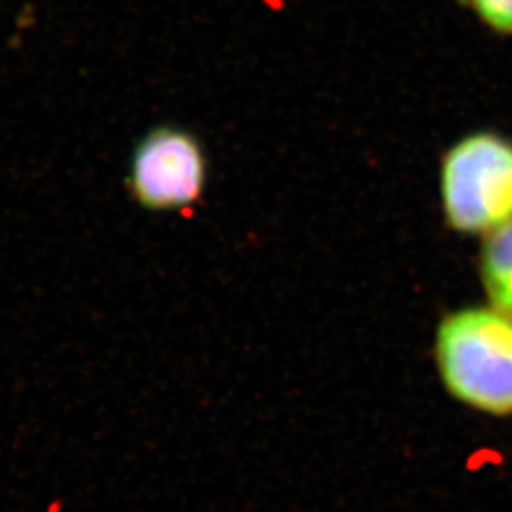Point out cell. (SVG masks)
<instances>
[{"label": "cell", "instance_id": "6da1fadb", "mask_svg": "<svg viewBox=\"0 0 512 512\" xmlns=\"http://www.w3.org/2000/svg\"><path fill=\"white\" fill-rule=\"evenodd\" d=\"M440 382L459 403L490 414L512 412V317L495 306L452 311L435 340Z\"/></svg>", "mask_w": 512, "mask_h": 512}, {"label": "cell", "instance_id": "7a4b0ae2", "mask_svg": "<svg viewBox=\"0 0 512 512\" xmlns=\"http://www.w3.org/2000/svg\"><path fill=\"white\" fill-rule=\"evenodd\" d=\"M444 219L459 234H490L512 220V143L478 131L450 148L440 165Z\"/></svg>", "mask_w": 512, "mask_h": 512}, {"label": "cell", "instance_id": "3957f363", "mask_svg": "<svg viewBox=\"0 0 512 512\" xmlns=\"http://www.w3.org/2000/svg\"><path fill=\"white\" fill-rule=\"evenodd\" d=\"M207 169L205 148L192 131L171 124L158 126L133 148L129 194L152 213L188 211L202 200Z\"/></svg>", "mask_w": 512, "mask_h": 512}, {"label": "cell", "instance_id": "277c9868", "mask_svg": "<svg viewBox=\"0 0 512 512\" xmlns=\"http://www.w3.org/2000/svg\"><path fill=\"white\" fill-rule=\"evenodd\" d=\"M480 274L492 306L512 317V220L486 234Z\"/></svg>", "mask_w": 512, "mask_h": 512}, {"label": "cell", "instance_id": "5b68a950", "mask_svg": "<svg viewBox=\"0 0 512 512\" xmlns=\"http://www.w3.org/2000/svg\"><path fill=\"white\" fill-rule=\"evenodd\" d=\"M471 12L488 31L499 37H512V0H456Z\"/></svg>", "mask_w": 512, "mask_h": 512}]
</instances>
